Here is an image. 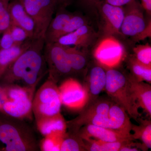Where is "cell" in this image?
Instances as JSON below:
<instances>
[{"label": "cell", "instance_id": "cb8c5ba5", "mask_svg": "<svg viewBox=\"0 0 151 151\" xmlns=\"http://www.w3.org/2000/svg\"><path fill=\"white\" fill-rule=\"evenodd\" d=\"M65 46L68 62L73 74L82 72L87 64L86 55L76 47Z\"/></svg>", "mask_w": 151, "mask_h": 151}, {"label": "cell", "instance_id": "7c38bea8", "mask_svg": "<svg viewBox=\"0 0 151 151\" xmlns=\"http://www.w3.org/2000/svg\"><path fill=\"white\" fill-rule=\"evenodd\" d=\"M103 20V30L105 36L121 34L120 32L124 17V8L112 5L102 0L97 4Z\"/></svg>", "mask_w": 151, "mask_h": 151}, {"label": "cell", "instance_id": "8d00e7d4", "mask_svg": "<svg viewBox=\"0 0 151 151\" xmlns=\"http://www.w3.org/2000/svg\"><path fill=\"white\" fill-rule=\"evenodd\" d=\"M55 2L56 3V4H62V3H65L67 0H55Z\"/></svg>", "mask_w": 151, "mask_h": 151}, {"label": "cell", "instance_id": "f1b7e54d", "mask_svg": "<svg viewBox=\"0 0 151 151\" xmlns=\"http://www.w3.org/2000/svg\"><path fill=\"white\" fill-rule=\"evenodd\" d=\"M85 24L86 22L84 18L78 15L73 14L63 29L61 37L73 32Z\"/></svg>", "mask_w": 151, "mask_h": 151}, {"label": "cell", "instance_id": "e0dca14e", "mask_svg": "<svg viewBox=\"0 0 151 151\" xmlns=\"http://www.w3.org/2000/svg\"><path fill=\"white\" fill-rule=\"evenodd\" d=\"M96 36V33L92 28L86 24L73 32L61 37L57 42L66 46L86 47L94 41Z\"/></svg>", "mask_w": 151, "mask_h": 151}, {"label": "cell", "instance_id": "e575fe53", "mask_svg": "<svg viewBox=\"0 0 151 151\" xmlns=\"http://www.w3.org/2000/svg\"><path fill=\"white\" fill-rule=\"evenodd\" d=\"M106 3L112 5L122 7L126 5L133 0H104Z\"/></svg>", "mask_w": 151, "mask_h": 151}, {"label": "cell", "instance_id": "9c48e42d", "mask_svg": "<svg viewBox=\"0 0 151 151\" xmlns=\"http://www.w3.org/2000/svg\"><path fill=\"white\" fill-rule=\"evenodd\" d=\"M124 54L123 45L113 36H105L93 52L97 63L106 69L115 68L122 61Z\"/></svg>", "mask_w": 151, "mask_h": 151}, {"label": "cell", "instance_id": "d590c367", "mask_svg": "<svg viewBox=\"0 0 151 151\" xmlns=\"http://www.w3.org/2000/svg\"><path fill=\"white\" fill-rule=\"evenodd\" d=\"M141 6L149 15L151 14V0H141Z\"/></svg>", "mask_w": 151, "mask_h": 151}, {"label": "cell", "instance_id": "f35d334b", "mask_svg": "<svg viewBox=\"0 0 151 151\" xmlns=\"http://www.w3.org/2000/svg\"><path fill=\"white\" fill-rule=\"evenodd\" d=\"M2 87L1 86H0V91H1V90Z\"/></svg>", "mask_w": 151, "mask_h": 151}, {"label": "cell", "instance_id": "d4e9b609", "mask_svg": "<svg viewBox=\"0 0 151 151\" xmlns=\"http://www.w3.org/2000/svg\"><path fill=\"white\" fill-rule=\"evenodd\" d=\"M128 65L131 74L136 79L139 81L151 84V66H147L138 61L134 57L130 58Z\"/></svg>", "mask_w": 151, "mask_h": 151}, {"label": "cell", "instance_id": "484cf974", "mask_svg": "<svg viewBox=\"0 0 151 151\" xmlns=\"http://www.w3.org/2000/svg\"><path fill=\"white\" fill-rule=\"evenodd\" d=\"M84 140L77 133L66 132L61 142L60 151H85Z\"/></svg>", "mask_w": 151, "mask_h": 151}, {"label": "cell", "instance_id": "4fadbf2b", "mask_svg": "<svg viewBox=\"0 0 151 151\" xmlns=\"http://www.w3.org/2000/svg\"><path fill=\"white\" fill-rule=\"evenodd\" d=\"M106 82V69L97 63L91 68L83 85L87 95L86 105L99 97V94L105 89Z\"/></svg>", "mask_w": 151, "mask_h": 151}, {"label": "cell", "instance_id": "ffe728a7", "mask_svg": "<svg viewBox=\"0 0 151 151\" xmlns=\"http://www.w3.org/2000/svg\"><path fill=\"white\" fill-rule=\"evenodd\" d=\"M73 14L66 12L57 13L49 25L45 36V43L57 42L62 36L63 29Z\"/></svg>", "mask_w": 151, "mask_h": 151}, {"label": "cell", "instance_id": "f546056e", "mask_svg": "<svg viewBox=\"0 0 151 151\" xmlns=\"http://www.w3.org/2000/svg\"><path fill=\"white\" fill-rule=\"evenodd\" d=\"M8 6L0 0V37L10 27L11 21L8 10Z\"/></svg>", "mask_w": 151, "mask_h": 151}, {"label": "cell", "instance_id": "836d02e7", "mask_svg": "<svg viewBox=\"0 0 151 151\" xmlns=\"http://www.w3.org/2000/svg\"><path fill=\"white\" fill-rule=\"evenodd\" d=\"M102 0H79V2L81 5L86 7L96 8V6L98 3Z\"/></svg>", "mask_w": 151, "mask_h": 151}, {"label": "cell", "instance_id": "9a60e30c", "mask_svg": "<svg viewBox=\"0 0 151 151\" xmlns=\"http://www.w3.org/2000/svg\"><path fill=\"white\" fill-rule=\"evenodd\" d=\"M108 129L125 136L132 137L133 124L126 110L112 101L109 112Z\"/></svg>", "mask_w": 151, "mask_h": 151}, {"label": "cell", "instance_id": "8fae6325", "mask_svg": "<svg viewBox=\"0 0 151 151\" xmlns=\"http://www.w3.org/2000/svg\"><path fill=\"white\" fill-rule=\"evenodd\" d=\"M143 8L137 0H133L125 5L124 17L120 32L121 34L133 37L145 29V22Z\"/></svg>", "mask_w": 151, "mask_h": 151}, {"label": "cell", "instance_id": "8992f818", "mask_svg": "<svg viewBox=\"0 0 151 151\" xmlns=\"http://www.w3.org/2000/svg\"><path fill=\"white\" fill-rule=\"evenodd\" d=\"M112 103V100L99 97L86 104L76 118L66 122L68 132L77 133L81 127L87 124L108 129V112Z\"/></svg>", "mask_w": 151, "mask_h": 151}, {"label": "cell", "instance_id": "ac0fdd59", "mask_svg": "<svg viewBox=\"0 0 151 151\" xmlns=\"http://www.w3.org/2000/svg\"><path fill=\"white\" fill-rule=\"evenodd\" d=\"M131 88L139 107L151 118V86L145 81H139L131 74L127 75Z\"/></svg>", "mask_w": 151, "mask_h": 151}, {"label": "cell", "instance_id": "ba28073f", "mask_svg": "<svg viewBox=\"0 0 151 151\" xmlns=\"http://www.w3.org/2000/svg\"><path fill=\"white\" fill-rule=\"evenodd\" d=\"M28 14L35 24V38L44 39L56 6L55 0H22Z\"/></svg>", "mask_w": 151, "mask_h": 151}, {"label": "cell", "instance_id": "74e56055", "mask_svg": "<svg viewBox=\"0 0 151 151\" xmlns=\"http://www.w3.org/2000/svg\"><path fill=\"white\" fill-rule=\"evenodd\" d=\"M4 2V3L6 4L7 5H8V4L9 2L11 0H2Z\"/></svg>", "mask_w": 151, "mask_h": 151}, {"label": "cell", "instance_id": "5bb4252c", "mask_svg": "<svg viewBox=\"0 0 151 151\" xmlns=\"http://www.w3.org/2000/svg\"><path fill=\"white\" fill-rule=\"evenodd\" d=\"M11 23L22 27L27 33L30 38H33L35 31L34 22L28 14L22 0H12L8 5Z\"/></svg>", "mask_w": 151, "mask_h": 151}, {"label": "cell", "instance_id": "3957f363", "mask_svg": "<svg viewBox=\"0 0 151 151\" xmlns=\"http://www.w3.org/2000/svg\"><path fill=\"white\" fill-rule=\"evenodd\" d=\"M105 89L114 103L124 108L131 118L138 122L140 108L131 88L127 75L115 68L106 69Z\"/></svg>", "mask_w": 151, "mask_h": 151}, {"label": "cell", "instance_id": "4dcf8cb0", "mask_svg": "<svg viewBox=\"0 0 151 151\" xmlns=\"http://www.w3.org/2000/svg\"><path fill=\"white\" fill-rule=\"evenodd\" d=\"M10 30L14 41L17 44H22L29 39H31L24 29L16 25L11 23Z\"/></svg>", "mask_w": 151, "mask_h": 151}, {"label": "cell", "instance_id": "2e32d148", "mask_svg": "<svg viewBox=\"0 0 151 151\" xmlns=\"http://www.w3.org/2000/svg\"><path fill=\"white\" fill-rule=\"evenodd\" d=\"M78 133L82 139L92 138L105 142H114L129 139L134 140L132 137L122 134L108 128L92 124H87L83 126L79 129Z\"/></svg>", "mask_w": 151, "mask_h": 151}, {"label": "cell", "instance_id": "7402d4cb", "mask_svg": "<svg viewBox=\"0 0 151 151\" xmlns=\"http://www.w3.org/2000/svg\"><path fill=\"white\" fill-rule=\"evenodd\" d=\"M83 139L85 143L86 150L88 151H120L122 147L133 141L129 139L105 142L92 138H85Z\"/></svg>", "mask_w": 151, "mask_h": 151}, {"label": "cell", "instance_id": "52a82bcc", "mask_svg": "<svg viewBox=\"0 0 151 151\" xmlns=\"http://www.w3.org/2000/svg\"><path fill=\"white\" fill-rule=\"evenodd\" d=\"M44 54L48 77L57 84L72 77L73 73L68 62L65 45L57 42L45 43Z\"/></svg>", "mask_w": 151, "mask_h": 151}, {"label": "cell", "instance_id": "603a6c76", "mask_svg": "<svg viewBox=\"0 0 151 151\" xmlns=\"http://www.w3.org/2000/svg\"><path fill=\"white\" fill-rule=\"evenodd\" d=\"M139 125H132V137L133 139L142 141L143 145L147 149L151 148V122L150 120L139 119Z\"/></svg>", "mask_w": 151, "mask_h": 151}, {"label": "cell", "instance_id": "83f0119b", "mask_svg": "<svg viewBox=\"0 0 151 151\" xmlns=\"http://www.w3.org/2000/svg\"><path fill=\"white\" fill-rule=\"evenodd\" d=\"M134 57L139 62L147 66H151V47L148 43L140 45L133 49Z\"/></svg>", "mask_w": 151, "mask_h": 151}, {"label": "cell", "instance_id": "1f68e13d", "mask_svg": "<svg viewBox=\"0 0 151 151\" xmlns=\"http://www.w3.org/2000/svg\"><path fill=\"white\" fill-rule=\"evenodd\" d=\"M16 45H18L14 41L9 27L3 33L0 38V49H8Z\"/></svg>", "mask_w": 151, "mask_h": 151}, {"label": "cell", "instance_id": "5b68a950", "mask_svg": "<svg viewBox=\"0 0 151 151\" xmlns=\"http://www.w3.org/2000/svg\"><path fill=\"white\" fill-rule=\"evenodd\" d=\"M62 105L58 85L48 77L35 92L33 100L32 113L35 121L59 114Z\"/></svg>", "mask_w": 151, "mask_h": 151}, {"label": "cell", "instance_id": "d6a6232c", "mask_svg": "<svg viewBox=\"0 0 151 151\" xmlns=\"http://www.w3.org/2000/svg\"><path fill=\"white\" fill-rule=\"evenodd\" d=\"M151 21L147 23L145 29L139 33L137 35L133 36L134 39L136 41L144 40L147 37H151Z\"/></svg>", "mask_w": 151, "mask_h": 151}, {"label": "cell", "instance_id": "44dd1931", "mask_svg": "<svg viewBox=\"0 0 151 151\" xmlns=\"http://www.w3.org/2000/svg\"><path fill=\"white\" fill-rule=\"evenodd\" d=\"M32 39H29L22 44L8 49H0V78L9 67L29 45Z\"/></svg>", "mask_w": 151, "mask_h": 151}, {"label": "cell", "instance_id": "4316f807", "mask_svg": "<svg viewBox=\"0 0 151 151\" xmlns=\"http://www.w3.org/2000/svg\"><path fill=\"white\" fill-rule=\"evenodd\" d=\"M64 135H50L44 137L39 143L40 150L42 151H60Z\"/></svg>", "mask_w": 151, "mask_h": 151}, {"label": "cell", "instance_id": "7a4b0ae2", "mask_svg": "<svg viewBox=\"0 0 151 151\" xmlns=\"http://www.w3.org/2000/svg\"><path fill=\"white\" fill-rule=\"evenodd\" d=\"M4 115L0 117V141L5 145L4 151L39 150L35 133L24 121Z\"/></svg>", "mask_w": 151, "mask_h": 151}, {"label": "cell", "instance_id": "277c9868", "mask_svg": "<svg viewBox=\"0 0 151 151\" xmlns=\"http://www.w3.org/2000/svg\"><path fill=\"white\" fill-rule=\"evenodd\" d=\"M2 106L0 111L3 114L25 121L32 117V102L36 88L17 85L1 86Z\"/></svg>", "mask_w": 151, "mask_h": 151}, {"label": "cell", "instance_id": "d6986e66", "mask_svg": "<svg viewBox=\"0 0 151 151\" xmlns=\"http://www.w3.org/2000/svg\"><path fill=\"white\" fill-rule=\"evenodd\" d=\"M36 122L38 130L44 137L50 135L63 136L67 132L66 122L61 113Z\"/></svg>", "mask_w": 151, "mask_h": 151}, {"label": "cell", "instance_id": "30bf717a", "mask_svg": "<svg viewBox=\"0 0 151 151\" xmlns=\"http://www.w3.org/2000/svg\"><path fill=\"white\" fill-rule=\"evenodd\" d=\"M62 105L74 111L81 110L87 101V95L84 86L75 78L69 77L58 86Z\"/></svg>", "mask_w": 151, "mask_h": 151}, {"label": "cell", "instance_id": "6da1fadb", "mask_svg": "<svg viewBox=\"0 0 151 151\" xmlns=\"http://www.w3.org/2000/svg\"><path fill=\"white\" fill-rule=\"evenodd\" d=\"M44 39L33 38L29 45L0 78V86L17 85L36 88L47 71Z\"/></svg>", "mask_w": 151, "mask_h": 151}]
</instances>
